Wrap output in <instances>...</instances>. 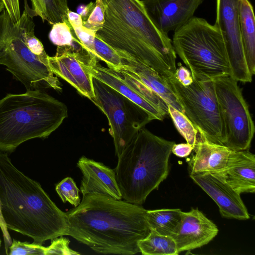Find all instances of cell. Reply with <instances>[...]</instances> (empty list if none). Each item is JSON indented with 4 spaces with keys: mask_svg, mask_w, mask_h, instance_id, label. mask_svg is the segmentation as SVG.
<instances>
[{
    "mask_svg": "<svg viewBox=\"0 0 255 255\" xmlns=\"http://www.w3.org/2000/svg\"><path fill=\"white\" fill-rule=\"evenodd\" d=\"M146 210L140 205L96 194L66 212L67 235L102 254L132 255L139 253V240L150 229Z\"/></svg>",
    "mask_w": 255,
    "mask_h": 255,
    "instance_id": "obj_1",
    "label": "cell"
},
{
    "mask_svg": "<svg viewBox=\"0 0 255 255\" xmlns=\"http://www.w3.org/2000/svg\"><path fill=\"white\" fill-rule=\"evenodd\" d=\"M104 1L105 22L96 36L121 58L140 62L166 78L173 76L176 54L171 39L154 25L142 0Z\"/></svg>",
    "mask_w": 255,
    "mask_h": 255,
    "instance_id": "obj_2",
    "label": "cell"
},
{
    "mask_svg": "<svg viewBox=\"0 0 255 255\" xmlns=\"http://www.w3.org/2000/svg\"><path fill=\"white\" fill-rule=\"evenodd\" d=\"M0 201L8 229L42 245L67 235L66 213L40 184L19 170L7 153H0Z\"/></svg>",
    "mask_w": 255,
    "mask_h": 255,
    "instance_id": "obj_3",
    "label": "cell"
},
{
    "mask_svg": "<svg viewBox=\"0 0 255 255\" xmlns=\"http://www.w3.org/2000/svg\"><path fill=\"white\" fill-rule=\"evenodd\" d=\"M67 116L66 105L43 90L7 94L0 100V151L12 152L28 140L47 137Z\"/></svg>",
    "mask_w": 255,
    "mask_h": 255,
    "instance_id": "obj_4",
    "label": "cell"
},
{
    "mask_svg": "<svg viewBox=\"0 0 255 255\" xmlns=\"http://www.w3.org/2000/svg\"><path fill=\"white\" fill-rule=\"evenodd\" d=\"M35 25L25 9L15 23L4 8L0 13V64L6 66L26 90L53 88L61 91L41 41L35 36Z\"/></svg>",
    "mask_w": 255,
    "mask_h": 255,
    "instance_id": "obj_5",
    "label": "cell"
},
{
    "mask_svg": "<svg viewBox=\"0 0 255 255\" xmlns=\"http://www.w3.org/2000/svg\"><path fill=\"white\" fill-rule=\"evenodd\" d=\"M173 141L159 137L144 127L118 157L115 169L122 197L142 204L166 179Z\"/></svg>",
    "mask_w": 255,
    "mask_h": 255,
    "instance_id": "obj_6",
    "label": "cell"
},
{
    "mask_svg": "<svg viewBox=\"0 0 255 255\" xmlns=\"http://www.w3.org/2000/svg\"><path fill=\"white\" fill-rule=\"evenodd\" d=\"M171 41L193 78L208 81L231 76L224 39L215 23L193 16L174 31Z\"/></svg>",
    "mask_w": 255,
    "mask_h": 255,
    "instance_id": "obj_7",
    "label": "cell"
},
{
    "mask_svg": "<svg viewBox=\"0 0 255 255\" xmlns=\"http://www.w3.org/2000/svg\"><path fill=\"white\" fill-rule=\"evenodd\" d=\"M177 96L184 114L211 142L223 145V125L213 80L193 79L188 86L182 85L174 75L166 78Z\"/></svg>",
    "mask_w": 255,
    "mask_h": 255,
    "instance_id": "obj_8",
    "label": "cell"
},
{
    "mask_svg": "<svg viewBox=\"0 0 255 255\" xmlns=\"http://www.w3.org/2000/svg\"><path fill=\"white\" fill-rule=\"evenodd\" d=\"M93 85L95 97L91 101L108 120L109 132L119 157L138 131L151 120L140 107L94 77Z\"/></svg>",
    "mask_w": 255,
    "mask_h": 255,
    "instance_id": "obj_9",
    "label": "cell"
},
{
    "mask_svg": "<svg viewBox=\"0 0 255 255\" xmlns=\"http://www.w3.org/2000/svg\"><path fill=\"white\" fill-rule=\"evenodd\" d=\"M213 81L223 125L224 145L233 151L248 149L255 128L238 81L231 76Z\"/></svg>",
    "mask_w": 255,
    "mask_h": 255,
    "instance_id": "obj_10",
    "label": "cell"
},
{
    "mask_svg": "<svg viewBox=\"0 0 255 255\" xmlns=\"http://www.w3.org/2000/svg\"><path fill=\"white\" fill-rule=\"evenodd\" d=\"M95 57L76 38L70 45L57 46L55 55L49 56L48 60L54 74L65 80L79 94L91 101L95 97L93 77L87 66Z\"/></svg>",
    "mask_w": 255,
    "mask_h": 255,
    "instance_id": "obj_11",
    "label": "cell"
},
{
    "mask_svg": "<svg viewBox=\"0 0 255 255\" xmlns=\"http://www.w3.org/2000/svg\"><path fill=\"white\" fill-rule=\"evenodd\" d=\"M240 0H216L215 24L225 41L231 77L238 82L250 83L253 76L249 71L240 34Z\"/></svg>",
    "mask_w": 255,
    "mask_h": 255,
    "instance_id": "obj_12",
    "label": "cell"
},
{
    "mask_svg": "<svg viewBox=\"0 0 255 255\" xmlns=\"http://www.w3.org/2000/svg\"><path fill=\"white\" fill-rule=\"evenodd\" d=\"M190 176L217 204L223 217L241 220L250 218L240 194L227 182L223 172H205Z\"/></svg>",
    "mask_w": 255,
    "mask_h": 255,
    "instance_id": "obj_13",
    "label": "cell"
},
{
    "mask_svg": "<svg viewBox=\"0 0 255 255\" xmlns=\"http://www.w3.org/2000/svg\"><path fill=\"white\" fill-rule=\"evenodd\" d=\"M204 0H142L146 11L164 34L177 30L193 16Z\"/></svg>",
    "mask_w": 255,
    "mask_h": 255,
    "instance_id": "obj_14",
    "label": "cell"
},
{
    "mask_svg": "<svg viewBox=\"0 0 255 255\" xmlns=\"http://www.w3.org/2000/svg\"><path fill=\"white\" fill-rule=\"evenodd\" d=\"M218 232L217 226L200 211L192 209L183 212L180 223L171 236L179 254L208 244Z\"/></svg>",
    "mask_w": 255,
    "mask_h": 255,
    "instance_id": "obj_15",
    "label": "cell"
},
{
    "mask_svg": "<svg viewBox=\"0 0 255 255\" xmlns=\"http://www.w3.org/2000/svg\"><path fill=\"white\" fill-rule=\"evenodd\" d=\"M77 165L83 174L80 186L83 196L96 194L122 199L115 170L85 156L79 159Z\"/></svg>",
    "mask_w": 255,
    "mask_h": 255,
    "instance_id": "obj_16",
    "label": "cell"
},
{
    "mask_svg": "<svg viewBox=\"0 0 255 255\" xmlns=\"http://www.w3.org/2000/svg\"><path fill=\"white\" fill-rule=\"evenodd\" d=\"M96 58L92 59L87 67L93 77L99 79L140 107L148 116L151 121L163 120L167 115L142 97L117 72L101 66Z\"/></svg>",
    "mask_w": 255,
    "mask_h": 255,
    "instance_id": "obj_17",
    "label": "cell"
},
{
    "mask_svg": "<svg viewBox=\"0 0 255 255\" xmlns=\"http://www.w3.org/2000/svg\"><path fill=\"white\" fill-rule=\"evenodd\" d=\"M193 150L194 153L188 161L190 175L223 172L231 150L225 145L210 142L198 132Z\"/></svg>",
    "mask_w": 255,
    "mask_h": 255,
    "instance_id": "obj_18",
    "label": "cell"
},
{
    "mask_svg": "<svg viewBox=\"0 0 255 255\" xmlns=\"http://www.w3.org/2000/svg\"><path fill=\"white\" fill-rule=\"evenodd\" d=\"M223 174L227 182L240 194L255 191V155L248 149L231 150Z\"/></svg>",
    "mask_w": 255,
    "mask_h": 255,
    "instance_id": "obj_19",
    "label": "cell"
},
{
    "mask_svg": "<svg viewBox=\"0 0 255 255\" xmlns=\"http://www.w3.org/2000/svg\"><path fill=\"white\" fill-rule=\"evenodd\" d=\"M122 68L139 80L152 90L168 105L184 113L182 107L169 85L166 77L148 66L129 58H121Z\"/></svg>",
    "mask_w": 255,
    "mask_h": 255,
    "instance_id": "obj_20",
    "label": "cell"
},
{
    "mask_svg": "<svg viewBox=\"0 0 255 255\" xmlns=\"http://www.w3.org/2000/svg\"><path fill=\"white\" fill-rule=\"evenodd\" d=\"M240 34L247 65L251 75L255 73V17L249 0H240Z\"/></svg>",
    "mask_w": 255,
    "mask_h": 255,
    "instance_id": "obj_21",
    "label": "cell"
},
{
    "mask_svg": "<svg viewBox=\"0 0 255 255\" xmlns=\"http://www.w3.org/2000/svg\"><path fill=\"white\" fill-rule=\"evenodd\" d=\"M32 9L25 7L31 18L35 16L41 17L43 22L50 24L59 22H67L69 10L67 0H30Z\"/></svg>",
    "mask_w": 255,
    "mask_h": 255,
    "instance_id": "obj_22",
    "label": "cell"
},
{
    "mask_svg": "<svg viewBox=\"0 0 255 255\" xmlns=\"http://www.w3.org/2000/svg\"><path fill=\"white\" fill-rule=\"evenodd\" d=\"M182 213L179 209L146 210L145 217L150 230L171 236L180 223Z\"/></svg>",
    "mask_w": 255,
    "mask_h": 255,
    "instance_id": "obj_23",
    "label": "cell"
},
{
    "mask_svg": "<svg viewBox=\"0 0 255 255\" xmlns=\"http://www.w3.org/2000/svg\"><path fill=\"white\" fill-rule=\"evenodd\" d=\"M139 252L144 255H178L176 243L170 236L161 235L153 230L138 241Z\"/></svg>",
    "mask_w": 255,
    "mask_h": 255,
    "instance_id": "obj_24",
    "label": "cell"
},
{
    "mask_svg": "<svg viewBox=\"0 0 255 255\" xmlns=\"http://www.w3.org/2000/svg\"><path fill=\"white\" fill-rule=\"evenodd\" d=\"M115 71L142 97L163 111L166 115H168V105L158 95L145 86L128 71L123 68Z\"/></svg>",
    "mask_w": 255,
    "mask_h": 255,
    "instance_id": "obj_25",
    "label": "cell"
},
{
    "mask_svg": "<svg viewBox=\"0 0 255 255\" xmlns=\"http://www.w3.org/2000/svg\"><path fill=\"white\" fill-rule=\"evenodd\" d=\"M168 113L176 129L187 143L194 146L198 131L192 123L184 113L170 105L168 106Z\"/></svg>",
    "mask_w": 255,
    "mask_h": 255,
    "instance_id": "obj_26",
    "label": "cell"
},
{
    "mask_svg": "<svg viewBox=\"0 0 255 255\" xmlns=\"http://www.w3.org/2000/svg\"><path fill=\"white\" fill-rule=\"evenodd\" d=\"M88 51L99 60L105 62L108 68L115 70L122 68L121 57L113 48L96 36Z\"/></svg>",
    "mask_w": 255,
    "mask_h": 255,
    "instance_id": "obj_27",
    "label": "cell"
},
{
    "mask_svg": "<svg viewBox=\"0 0 255 255\" xmlns=\"http://www.w3.org/2000/svg\"><path fill=\"white\" fill-rule=\"evenodd\" d=\"M73 28L67 22H59L52 25L49 34L50 41L57 46L70 45L75 38L72 34Z\"/></svg>",
    "mask_w": 255,
    "mask_h": 255,
    "instance_id": "obj_28",
    "label": "cell"
},
{
    "mask_svg": "<svg viewBox=\"0 0 255 255\" xmlns=\"http://www.w3.org/2000/svg\"><path fill=\"white\" fill-rule=\"evenodd\" d=\"M63 203L68 202L75 207L80 203L79 189L71 177H66L60 182L55 188Z\"/></svg>",
    "mask_w": 255,
    "mask_h": 255,
    "instance_id": "obj_29",
    "label": "cell"
},
{
    "mask_svg": "<svg viewBox=\"0 0 255 255\" xmlns=\"http://www.w3.org/2000/svg\"><path fill=\"white\" fill-rule=\"evenodd\" d=\"M45 247L36 243L22 242L13 239L9 247V255H44Z\"/></svg>",
    "mask_w": 255,
    "mask_h": 255,
    "instance_id": "obj_30",
    "label": "cell"
},
{
    "mask_svg": "<svg viewBox=\"0 0 255 255\" xmlns=\"http://www.w3.org/2000/svg\"><path fill=\"white\" fill-rule=\"evenodd\" d=\"M105 4L104 0H96L95 6L83 25L96 33L103 27L105 22Z\"/></svg>",
    "mask_w": 255,
    "mask_h": 255,
    "instance_id": "obj_31",
    "label": "cell"
},
{
    "mask_svg": "<svg viewBox=\"0 0 255 255\" xmlns=\"http://www.w3.org/2000/svg\"><path fill=\"white\" fill-rule=\"evenodd\" d=\"M69 240L62 236L52 240L48 247H45L44 255H79L80 254L70 248Z\"/></svg>",
    "mask_w": 255,
    "mask_h": 255,
    "instance_id": "obj_32",
    "label": "cell"
},
{
    "mask_svg": "<svg viewBox=\"0 0 255 255\" xmlns=\"http://www.w3.org/2000/svg\"><path fill=\"white\" fill-rule=\"evenodd\" d=\"M72 28L78 39L89 50L94 43L96 33L83 25Z\"/></svg>",
    "mask_w": 255,
    "mask_h": 255,
    "instance_id": "obj_33",
    "label": "cell"
},
{
    "mask_svg": "<svg viewBox=\"0 0 255 255\" xmlns=\"http://www.w3.org/2000/svg\"><path fill=\"white\" fill-rule=\"evenodd\" d=\"M2 1L5 8L13 21L15 23H18L21 17L19 0H2Z\"/></svg>",
    "mask_w": 255,
    "mask_h": 255,
    "instance_id": "obj_34",
    "label": "cell"
},
{
    "mask_svg": "<svg viewBox=\"0 0 255 255\" xmlns=\"http://www.w3.org/2000/svg\"><path fill=\"white\" fill-rule=\"evenodd\" d=\"M178 65L174 74L175 78L182 85L185 86L189 85L193 81L190 71L180 63Z\"/></svg>",
    "mask_w": 255,
    "mask_h": 255,
    "instance_id": "obj_35",
    "label": "cell"
},
{
    "mask_svg": "<svg viewBox=\"0 0 255 255\" xmlns=\"http://www.w3.org/2000/svg\"><path fill=\"white\" fill-rule=\"evenodd\" d=\"M193 145L187 143L173 144L171 151L176 156L179 157H186L189 156L194 149Z\"/></svg>",
    "mask_w": 255,
    "mask_h": 255,
    "instance_id": "obj_36",
    "label": "cell"
},
{
    "mask_svg": "<svg viewBox=\"0 0 255 255\" xmlns=\"http://www.w3.org/2000/svg\"><path fill=\"white\" fill-rule=\"evenodd\" d=\"M0 228L2 233L4 243L5 252L6 255L8 254L9 247L11 244L12 239H11L9 234L8 233L7 227L4 222L3 218L2 217L1 209V204L0 201Z\"/></svg>",
    "mask_w": 255,
    "mask_h": 255,
    "instance_id": "obj_37",
    "label": "cell"
},
{
    "mask_svg": "<svg viewBox=\"0 0 255 255\" xmlns=\"http://www.w3.org/2000/svg\"><path fill=\"white\" fill-rule=\"evenodd\" d=\"M95 6V2H90L88 4H80L77 7V12L82 17L83 21H86Z\"/></svg>",
    "mask_w": 255,
    "mask_h": 255,
    "instance_id": "obj_38",
    "label": "cell"
},
{
    "mask_svg": "<svg viewBox=\"0 0 255 255\" xmlns=\"http://www.w3.org/2000/svg\"><path fill=\"white\" fill-rule=\"evenodd\" d=\"M67 16L68 22L72 28L83 26V20L78 13L69 9Z\"/></svg>",
    "mask_w": 255,
    "mask_h": 255,
    "instance_id": "obj_39",
    "label": "cell"
},
{
    "mask_svg": "<svg viewBox=\"0 0 255 255\" xmlns=\"http://www.w3.org/2000/svg\"><path fill=\"white\" fill-rule=\"evenodd\" d=\"M5 8L4 3L2 0H0V13Z\"/></svg>",
    "mask_w": 255,
    "mask_h": 255,
    "instance_id": "obj_40",
    "label": "cell"
},
{
    "mask_svg": "<svg viewBox=\"0 0 255 255\" xmlns=\"http://www.w3.org/2000/svg\"><path fill=\"white\" fill-rule=\"evenodd\" d=\"M1 241L0 239V248L1 247Z\"/></svg>",
    "mask_w": 255,
    "mask_h": 255,
    "instance_id": "obj_41",
    "label": "cell"
}]
</instances>
